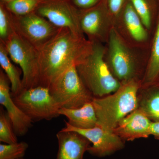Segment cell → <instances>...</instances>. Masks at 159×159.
I'll return each instance as SVG.
<instances>
[{
  "mask_svg": "<svg viewBox=\"0 0 159 159\" xmlns=\"http://www.w3.org/2000/svg\"><path fill=\"white\" fill-rule=\"evenodd\" d=\"M89 52L76 64L80 77L94 97H105L118 90L122 83L114 76L104 60L105 49L92 42Z\"/></svg>",
  "mask_w": 159,
  "mask_h": 159,
  "instance_id": "3957f363",
  "label": "cell"
},
{
  "mask_svg": "<svg viewBox=\"0 0 159 159\" xmlns=\"http://www.w3.org/2000/svg\"><path fill=\"white\" fill-rule=\"evenodd\" d=\"M109 56L111 70L121 83L135 80L136 70L133 57L116 31L110 32Z\"/></svg>",
  "mask_w": 159,
  "mask_h": 159,
  "instance_id": "9c48e42d",
  "label": "cell"
},
{
  "mask_svg": "<svg viewBox=\"0 0 159 159\" xmlns=\"http://www.w3.org/2000/svg\"><path fill=\"white\" fill-rule=\"evenodd\" d=\"M4 44L9 57L21 69L23 90L39 86V50L16 32Z\"/></svg>",
  "mask_w": 159,
  "mask_h": 159,
  "instance_id": "5b68a950",
  "label": "cell"
},
{
  "mask_svg": "<svg viewBox=\"0 0 159 159\" xmlns=\"http://www.w3.org/2000/svg\"><path fill=\"white\" fill-rule=\"evenodd\" d=\"M124 19L126 28L134 39L139 42L146 39L148 34L145 27L131 3L125 7Z\"/></svg>",
  "mask_w": 159,
  "mask_h": 159,
  "instance_id": "ac0fdd59",
  "label": "cell"
},
{
  "mask_svg": "<svg viewBox=\"0 0 159 159\" xmlns=\"http://www.w3.org/2000/svg\"><path fill=\"white\" fill-rule=\"evenodd\" d=\"M152 122L138 109L119 122L113 132L123 141H133L151 135Z\"/></svg>",
  "mask_w": 159,
  "mask_h": 159,
  "instance_id": "7c38bea8",
  "label": "cell"
},
{
  "mask_svg": "<svg viewBox=\"0 0 159 159\" xmlns=\"http://www.w3.org/2000/svg\"><path fill=\"white\" fill-rule=\"evenodd\" d=\"M140 85L135 79L122 84L120 88L105 97L92 101L101 128L113 132L119 122L138 108Z\"/></svg>",
  "mask_w": 159,
  "mask_h": 159,
  "instance_id": "7a4b0ae2",
  "label": "cell"
},
{
  "mask_svg": "<svg viewBox=\"0 0 159 159\" xmlns=\"http://www.w3.org/2000/svg\"><path fill=\"white\" fill-rule=\"evenodd\" d=\"M29 145L22 142L12 144H0V159H19L23 158Z\"/></svg>",
  "mask_w": 159,
  "mask_h": 159,
  "instance_id": "603a6c76",
  "label": "cell"
},
{
  "mask_svg": "<svg viewBox=\"0 0 159 159\" xmlns=\"http://www.w3.org/2000/svg\"><path fill=\"white\" fill-rule=\"evenodd\" d=\"M15 32L11 13L5 4L0 2V41L5 43Z\"/></svg>",
  "mask_w": 159,
  "mask_h": 159,
  "instance_id": "7402d4cb",
  "label": "cell"
},
{
  "mask_svg": "<svg viewBox=\"0 0 159 159\" xmlns=\"http://www.w3.org/2000/svg\"><path fill=\"white\" fill-rule=\"evenodd\" d=\"M151 135L155 139L159 140V122H152L151 126Z\"/></svg>",
  "mask_w": 159,
  "mask_h": 159,
  "instance_id": "4316f807",
  "label": "cell"
},
{
  "mask_svg": "<svg viewBox=\"0 0 159 159\" xmlns=\"http://www.w3.org/2000/svg\"><path fill=\"white\" fill-rule=\"evenodd\" d=\"M4 43L0 41V65L11 84V97L17 96L23 90L21 71L12 63Z\"/></svg>",
  "mask_w": 159,
  "mask_h": 159,
  "instance_id": "e0dca14e",
  "label": "cell"
},
{
  "mask_svg": "<svg viewBox=\"0 0 159 159\" xmlns=\"http://www.w3.org/2000/svg\"><path fill=\"white\" fill-rule=\"evenodd\" d=\"M59 113L66 117L68 120L67 122L75 128L87 129L98 125L97 115L92 102L78 108H60Z\"/></svg>",
  "mask_w": 159,
  "mask_h": 159,
  "instance_id": "9a60e30c",
  "label": "cell"
},
{
  "mask_svg": "<svg viewBox=\"0 0 159 159\" xmlns=\"http://www.w3.org/2000/svg\"><path fill=\"white\" fill-rule=\"evenodd\" d=\"M61 130L76 132L85 137L93 144L88 152L94 156H107L124 147V142L120 137L113 132L105 130L98 125L93 128L82 129L73 127L65 122V126Z\"/></svg>",
  "mask_w": 159,
  "mask_h": 159,
  "instance_id": "30bf717a",
  "label": "cell"
},
{
  "mask_svg": "<svg viewBox=\"0 0 159 159\" xmlns=\"http://www.w3.org/2000/svg\"><path fill=\"white\" fill-rule=\"evenodd\" d=\"M12 98L33 122L51 120L60 116L61 108L48 88L38 86L23 90Z\"/></svg>",
  "mask_w": 159,
  "mask_h": 159,
  "instance_id": "8992f818",
  "label": "cell"
},
{
  "mask_svg": "<svg viewBox=\"0 0 159 159\" xmlns=\"http://www.w3.org/2000/svg\"><path fill=\"white\" fill-rule=\"evenodd\" d=\"M34 12L58 28H67L83 35L79 21V10L69 0H45Z\"/></svg>",
  "mask_w": 159,
  "mask_h": 159,
  "instance_id": "ba28073f",
  "label": "cell"
},
{
  "mask_svg": "<svg viewBox=\"0 0 159 159\" xmlns=\"http://www.w3.org/2000/svg\"><path fill=\"white\" fill-rule=\"evenodd\" d=\"M11 18L15 32L38 50L59 29L35 12L23 16L11 13Z\"/></svg>",
  "mask_w": 159,
  "mask_h": 159,
  "instance_id": "52a82bcc",
  "label": "cell"
},
{
  "mask_svg": "<svg viewBox=\"0 0 159 159\" xmlns=\"http://www.w3.org/2000/svg\"><path fill=\"white\" fill-rule=\"evenodd\" d=\"M93 42L67 28L57 33L40 49V85L49 88L66 70L85 57Z\"/></svg>",
  "mask_w": 159,
  "mask_h": 159,
  "instance_id": "6da1fadb",
  "label": "cell"
},
{
  "mask_svg": "<svg viewBox=\"0 0 159 159\" xmlns=\"http://www.w3.org/2000/svg\"><path fill=\"white\" fill-rule=\"evenodd\" d=\"M154 84H156V85L159 86V77L157 80L156 82ZM152 85H153V84H152Z\"/></svg>",
  "mask_w": 159,
  "mask_h": 159,
  "instance_id": "f1b7e54d",
  "label": "cell"
},
{
  "mask_svg": "<svg viewBox=\"0 0 159 159\" xmlns=\"http://www.w3.org/2000/svg\"><path fill=\"white\" fill-rule=\"evenodd\" d=\"M131 2L145 28L150 29L152 23L151 15L145 0H131Z\"/></svg>",
  "mask_w": 159,
  "mask_h": 159,
  "instance_id": "cb8c5ba5",
  "label": "cell"
},
{
  "mask_svg": "<svg viewBox=\"0 0 159 159\" xmlns=\"http://www.w3.org/2000/svg\"><path fill=\"white\" fill-rule=\"evenodd\" d=\"M48 89L61 108H79L92 102L94 97L80 77L76 64L70 67Z\"/></svg>",
  "mask_w": 159,
  "mask_h": 159,
  "instance_id": "277c9868",
  "label": "cell"
},
{
  "mask_svg": "<svg viewBox=\"0 0 159 159\" xmlns=\"http://www.w3.org/2000/svg\"><path fill=\"white\" fill-rule=\"evenodd\" d=\"M19 159H25V158H22Z\"/></svg>",
  "mask_w": 159,
  "mask_h": 159,
  "instance_id": "f546056e",
  "label": "cell"
},
{
  "mask_svg": "<svg viewBox=\"0 0 159 159\" xmlns=\"http://www.w3.org/2000/svg\"><path fill=\"white\" fill-rule=\"evenodd\" d=\"M159 77V14L157 25L152 44L144 83L146 87L154 84Z\"/></svg>",
  "mask_w": 159,
  "mask_h": 159,
  "instance_id": "d6986e66",
  "label": "cell"
},
{
  "mask_svg": "<svg viewBox=\"0 0 159 159\" xmlns=\"http://www.w3.org/2000/svg\"><path fill=\"white\" fill-rule=\"evenodd\" d=\"M10 83L6 74L0 70V103L6 108L17 136L25 135L32 126L33 122L12 99Z\"/></svg>",
  "mask_w": 159,
  "mask_h": 159,
  "instance_id": "8fae6325",
  "label": "cell"
},
{
  "mask_svg": "<svg viewBox=\"0 0 159 159\" xmlns=\"http://www.w3.org/2000/svg\"><path fill=\"white\" fill-rule=\"evenodd\" d=\"M78 10H86L97 6L100 0H69Z\"/></svg>",
  "mask_w": 159,
  "mask_h": 159,
  "instance_id": "d4e9b609",
  "label": "cell"
},
{
  "mask_svg": "<svg viewBox=\"0 0 159 159\" xmlns=\"http://www.w3.org/2000/svg\"><path fill=\"white\" fill-rule=\"evenodd\" d=\"M44 1L45 0H15L5 5L12 14L23 16L34 12Z\"/></svg>",
  "mask_w": 159,
  "mask_h": 159,
  "instance_id": "44dd1931",
  "label": "cell"
},
{
  "mask_svg": "<svg viewBox=\"0 0 159 159\" xmlns=\"http://www.w3.org/2000/svg\"><path fill=\"white\" fill-rule=\"evenodd\" d=\"M0 141L6 144L18 142L11 119L3 106L0 108Z\"/></svg>",
  "mask_w": 159,
  "mask_h": 159,
  "instance_id": "ffe728a7",
  "label": "cell"
},
{
  "mask_svg": "<svg viewBox=\"0 0 159 159\" xmlns=\"http://www.w3.org/2000/svg\"><path fill=\"white\" fill-rule=\"evenodd\" d=\"M58 149L56 159H83L91 142L74 131L61 130L56 134Z\"/></svg>",
  "mask_w": 159,
  "mask_h": 159,
  "instance_id": "4fadbf2b",
  "label": "cell"
},
{
  "mask_svg": "<svg viewBox=\"0 0 159 159\" xmlns=\"http://www.w3.org/2000/svg\"><path fill=\"white\" fill-rule=\"evenodd\" d=\"M14 1H15V0H0V2L4 3L5 4H7Z\"/></svg>",
  "mask_w": 159,
  "mask_h": 159,
  "instance_id": "83f0119b",
  "label": "cell"
},
{
  "mask_svg": "<svg viewBox=\"0 0 159 159\" xmlns=\"http://www.w3.org/2000/svg\"><path fill=\"white\" fill-rule=\"evenodd\" d=\"M138 96V109L152 122H159V86L153 84Z\"/></svg>",
  "mask_w": 159,
  "mask_h": 159,
  "instance_id": "2e32d148",
  "label": "cell"
},
{
  "mask_svg": "<svg viewBox=\"0 0 159 159\" xmlns=\"http://www.w3.org/2000/svg\"><path fill=\"white\" fill-rule=\"evenodd\" d=\"M79 21L82 33L88 35L91 42L102 39L106 27L105 14L99 5L86 10H79Z\"/></svg>",
  "mask_w": 159,
  "mask_h": 159,
  "instance_id": "5bb4252c",
  "label": "cell"
},
{
  "mask_svg": "<svg viewBox=\"0 0 159 159\" xmlns=\"http://www.w3.org/2000/svg\"><path fill=\"white\" fill-rule=\"evenodd\" d=\"M124 0H108V6L111 12L117 15L121 10Z\"/></svg>",
  "mask_w": 159,
  "mask_h": 159,
  "instance_id": "484cf974",
  "label": "cell"
}]
</instances>
